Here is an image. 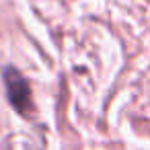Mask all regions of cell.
<instances>
[{
  "mask_svg": "<svg viewBox=\"0 0 150 150\" xmlns=\"http://www.w3.org/2000/svg\"><path fill=\"white\" fill-rule=\"evenodd\" d=\"M4 84H6V95H8L11 105L19 113H27L29 111V105H31V88H29V82L15 68H6L4 70Z\"/></svg>",
  "mask_w": 150,
  "mask_h": 150,
  "instance_id": "obj_1",
  "label": "cell"
}]
</instances>
